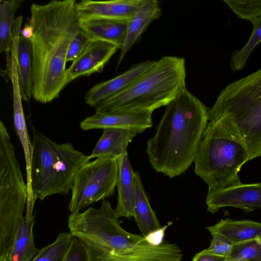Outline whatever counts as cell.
<instances>
[{
  "label": "cell",
  "instance_id": "6da1fadb",
  "mask_svg": "<svg viewBox=\"0 0 261 261\" xmlns=\"http://www.w3.org/2000/svg\"><path fill=\"white\" fill-rule=\"evenodd\" d=\"M75 0L33 3L28 22L33 29L29 40L33 64V97L47 103L59 97L68 84L66 56L80 30Z\"/></svg>",
  "mask_w": 261,
  "mask_h": 261
},
{
  "label": "cell",
  "instance_id": "7a4b0ae2",
  "mask_svg": "<svg viewBox=\"0 0 261 261\" xmlns=\"http://www.w3.org/2000/svg\"><path fill=\"white\" fill-rule=\"evenodd\" d=\"M208 110L186 88L167 104L147 143L148 158L155 171L173 178L189 169L208 123Z\"/></svg>",
  "mask_w": 261,
  "mask_h": 261
},
{
  "label": "cell",
  "instance_id": "3957f363",
  "mask_svg": "<svg viewBox=\"0 0 261 261\" xmlns=\"http://www.w3.org/2000/svg\"><path fill=\"white\" fill-rule=\"evenodd\" d=\"M246 147L249 160L261 156V68L227 85L208 110Z\"/></svg>",
  "mask_w": 261,
  "mask_h": 261
},
{
  "label": "cell",
  "instance_id": "277c9868",
  "mask_svg": "<svg viewBox=\"0 0 261 261\" xmlns=\"http://www.w3.org/2000/svg\"><path fill=\"white\" fill-rule=\"evenodd\" d=\"M184 58L164 56L126 89L98 103L96 112L120 114L166 106L186 88Z\"/></svg>",
  "mask_w": 261,
  "mask_h": 261
},
{
  "label": "cell",
  "instance_id": "5b68a950",
  "mask_svg": "<svg viewBox=\"0 0 261 261\" xmlns=\"http://www.w3.org/2000/svg\"><path fill=\"white\" fill-rule=\"evenodd\" d=\"M244 144L219 122H209L194 161V172L208 186V192L240 185L239 172L249 161Z\"/></svg>",
  "mask_w": 261,
  "mask_h": 261
},
{
  "label": "cell",
  "instance_id": "8992f818",
  "mask_svg": "<svg viewBox=\"0 0 261 261\" xmlns=\"http://www.w3.org/2000/svg\"><path fill=\"white\" fill-rule=\"evenodd\" d=\"M31 183L33 201L71 190L79 169L89 162L88 156L70 142L57 143L33 127Z\"/></svg>",
  "mask_w": 261,
  "mask_h": 261
},
{
  "label": "cell",
  "instance_id": "52a82bcc",
  "mask_svg": "<svg viewBox=\"0 0 261 261\" xmlns=\"http://www.w3.org/2000/svg\"><path fill=\"white\" fill-rule=\"evenodd\" d=\"M70 232L90 251L92 261H108L123 256L144 239L128 232L121 226L109 201H102L99 208L71 213L68 218Z\"/></svg>",
  "mask_w": 261,
  "mask_h": 261
},
{
  "label": "cell",
  "instance_id": "ba28073f",
  "mask_svg": "<svg viewBox=\"0 0 261 261\" xmlns=\"http://www.w3.org/2000/svg\"><path fill=\"white\" fill-rule=\"evenodd\" d=\"M28 196L20 164L7 128L0 122V258L5 257L27 206Z\"/></svg>",
  "mask_w": 261,
  "mask_h": 261
},
{
  "label": "cell",
  "instance_id": "9c48e42d",
  "mask_svg": "<svg viewBox=\"0 0 261 261\" xmlns=\"http://www.w3.org/2000/svg\"><path fill=\"white\" fill-rule=\"evenodd\" d=\"M119 158L108 156L84 164L75 173L69 203L71 213L114 194L117 186Z\"/></svg>",
  "mask_w": 261,
  "mask_h": 261
},
{
  "label": "cell",
  "instance_id": "30bf717a",
  "mask_svg": "<svg viewBox=\"0 0 261 261\" xmlns=\"http://www.w3.org/2000/svg\"><path fill=\"white\" fill-rule=\"evenodd\" d=\"M207 211L215 213L224 207L239 208L246 212L261 208V184H243L207 192Z\"/></svg>",
  "mask_w": 261,
  "mask_h": 261
},
{
  "label": "cell",
  "instance_id": "8fae6325",
  "mask_svg": "<svg viewBox=\"0 0 261 261\" xmlns=\"http://www.w3.org/2000/svg\"><path fill=\"white\" fill-rule=\"evenodd\" d=\"M145 0H83L76 4L79 21L107 19L128 21Z\"/></svg>",
  "mask_w": 261,
  "mask_h": 261
},
{
  "label": "cell",
  "instance_id": "7c38bea8",
  "mask_svg": "<svg viewBox=\"0 0 261 261\" xmlns=\"http://www.w3.org/2000/svg\"><path fill=\"white\" fill-rule=\"evenodd\" d=\"M118 49L108 42L91 41L67 69L68 84L80 76L101 72Z\"/></svg>",
  "mask_w": 261,
  "mask_h": 261
},
{
  "label": "cell",
  "instance_id": "4fadbf2b",
  "mask_svg": "<svg viewBox=\"0 0 261 261\" xmlns=\"http://www.w3.org/2000/svg\"><path fill=\"white\" fill-rule=\"evenodd\" d=\"M152 111H143L120 114H105L98 112L86 117L80 123L84 130L106 128L133 129L143 133L152 125Z\"/></svg>",
  "mask_w": 261,
  "mask_h": 261
},
{
  "label": "cell",
  "instance_id": "5bb4252c",
  "mask_svg": "<svg viewBox=\"0 0 261 261\" xmlns=\"http://www.w3.org/2000/svg\"><path fill=\"white\" fill-rule=\"evenodd\" d=\"M155 62L148 60L141 62L113 79L94 85L85 94L86 103L95 107L101 101L119 93L148 70Z\"/></svg>",
  "mask_w": 261,
  "mask_h": 261
},
{
  "label": "cell",
  "instance_id": "9a60e30c",
  "mask_svg": "<svg viewBox=\"0 0 261 261\" xmlns=\"http://www.w3.org/2000/svg\"><path fill=\"white\" fill-rule=\"evenodd\" d=\"M135 172L130 163L127 151L119 158V171L116 187L117 203L115 208L118 218L134 217L136 197Z\"/></svg>",
  "mask_w": 261,
  "mask_h": 261
},
{
  "label": "cell",
  "instance_id": "2e32d148",
  "mask_svg": "<svg viewBox=\"0 0 261 261\" xmlns=\"http://www.w3.org/2000/svg\"><path fill=\"white\" fill-rule=\"evenodd\" d=\"M161 12L160 3L156 0H145L136 11L128 21L125 38L120 49L117 66L149 24L160 17Z\"/></svg>",
  "mask_w": 261,
  "mask_h": 261
},
{
  "label": "cell",
  "instance_id": "e0dca14e",
  "mask_svg": "<svg viewBox=\"0 0 261 261\" xmlns=\"http://www.w3.org/2000/svg\"><path fill=\"white\" fill-rule=\"evenodd\" d=\"M182 253L175 244L167 241L159 244L144 240L127 254L108 261H182Z\"/></svg>",
  "mask_w": 261,
  "mask_h": 261
},
{
  "label": "cell",
  "instance_id": "ac0fdd59",
  "mask_svg": "<svg viewBox=\"0 0 261 261\" xmlns=\"http://www.w3.org/2000/svg\"><path fill=\"white\" fill-rule=\"evenodd\" d=\"M140 133L133 129L123 128H106L96 143L91 153L88 155L93 158L111 156L117 158L127 151L128 144Z\"/></svg>",
  "mask_w": 261,
  "mask_h": 261
},
{
  "label": "cell",
  "instance_id": "d6986e66",
  "mask_svg": "<svg viewBox=\"0 0 261 261\" xmlns=\"http://www.w3.org/2000/svg\"><path fill=\"white\" fill-rule=\"evenodd\" d=\"M128 21L92 19L80 22L81 29L92 41L110 43L120 49L125 38Z\"/></svg>",
  "mask_w": 261,
  "mask_h": 261
},
{
  "label": "cell",
  "instance_id": "ffe728a7",
  "mask_svg": "<svg viewBox=\"0 0 261 261\" xmlns=\"http://www.w3.org/2000/svg\"><path fill=\"white\" fill-rule=\"evenodd\" d=\"M21 100L22 99L20 97L13 99L14 125L16 134L22 146L24 154L27 185L28 189L25 216L27 218H31L33 217L35 204L33 199L31 183V168L33 147L26 125Z\"/></svg>",
  "mask_w": 261,
  "mask_h": 261
},
{
  "label": "cell",
  "instance_id": "44dd1931",
  "mask_svg": "<svg viewBox=\"0 0 261 261\" xmlns=\"http://www.w3.org/2000/svg\"><path fill=\"white\" fill-rule=\"evenodd\" d=\"M206 229L212 236H221L234 245L255 240L261 233V223L250 220L221 219Z\"/></svg>",
  "mask_w": 261,
  "mask_h": 261
},
{
  "label": "cell",
  "instance_id": "7402d4cb",
  "mask_svg": "<svg viewBox=\"0 0 261 261\" xmlns=\"http://www.w3.org/2000/svg\"><path fill=\"white\" fill-rule=\"evenodd\" d=\"M35 217H25L19 223L12 246L5 257L0 261H33L39 250L36 247L33 234Z\"/></svg>",
  "mask_w": 261,
  "mask_h": 261
},
{
  "label": "cell",
  "instance_id": "603a6c76",
  "mask_svg": "<svg viewBox=\"0 0 261 261\" xmlns=\"http://www.w3.org/2000/svg\"><path fill=\"white\" fill-rule=\"evenodd\" d=\"M135 184L136 197L134 218L142 236L146 237L160 230L162 227L151 207L138 172H135Z\"/></svg>",
  "mask_w": 261,
  "mask_h": 261
},
{
  "label": "cell",
  "instance_id": "cb8c5ba5",
  "mask_svg": "<svg viewBox=\"0 0 261 261\" xmlns=\"http://www.w3.org/2000/svg\"><path fill=\"white\" fill-rule=\"evenodd\" d=\"M18 80L21 97L28 101L33 97V64L30 41L20 35L16 50Z\"/></svg>",
  "mask_w": 261,
  "mask_h": 261
},
{
  "label": "cell",
  "instance_id": "d4e9b609",
  "mask_svg": "<svg viewBox=\"0 0 261 261\" xmlns=\"http://www.w3.org/2000/svg\"><path fill=\"white\" fill-rule=\"evenodd\" d=\"M21 0L0 1V53L10 57L13 45V29L15 14L20 7Z\"/></svg>",
  "mask_w": 261,
  "mask_h": 261
},
{
  "label": "cell",
  "instance_id": "484cf974",
  "mask_svg": "<svg viewBox=\"0 0 261 261\" xmlns=\"http://www.w3.org/2000/svg\"><path fill=\"white\" fill-rule=\"evenodd\" d=\"M253 29L251 36L246 44L231 54L230 66L233 71L242 70L254 47L261 42V16L251 21Z\"/></svg>",
  "mask_w": 261,
  "mask_h": 261
},
{
  "label": "cell",
  "instance_id": "4316f807",
  "mask_svg": "<svg viewBox=\"0 0 261 261\" xmlns=\"http://www.w3.org/2000/svg\"><path fill=\"white\" fill-rule=\"evenodd\" d=\"M73 237L70 232H60L52 243L39 251L33 261H63Z\"/></svg>",
  "mask_w": 261,
  "mask_h": 261
},
{
  "label": "cell",
  "instance_id": "83f0119b",
  "mask_svg": "<svg viewBox=\"0 0 261 261\" xmlns=\"http://www.w3.org/2000/svg\"><path fill=\"white\" fill-rule=\"evenodd\" d=\"M239 18L252 21L261 16V1L223 0Z\"/></svg>",
  "mask_w": 261,
  "mask_h": 261
},
{
  "label": "cell",
  "instance_id": "f1b7e54d",
  "mask_svg": "<svg viewBox=\"0 0 261 261\" xmlns=\"http://www.w3.org/2000/svg\"><path fill=\"white\" fill-rule=\"evenodd\" d=\"M225 261H261V246L255 240L234 245Z\"/></svg>",
  "mask_w": 261,
  "mask_h": 261
},
{
  "label": "cell",
  "instance_id": "f546056e",
  "mask_svg": "<svg viewBox=\"0 0 261 261\" xmlns=\"http://www.w3.org/2000/svg\"><path fill=\"white\" fill-rule=\"evenodd\" d=\"M63 261H92V258L86 245L73 237Z\"/></svg>",
  "mask_w": 261,
  "mask_h": 261
},
{
  "label": "cell",
  "instance_id": "4dcf8cb0",
  "mask_svg": "<svg viewBox=\"0 0 261 261\" xmlns=\"http://www.w3.org/2000/svg\"><path fill=\"white\" fill-rule=\"evenodd\" d=\"M91 41L92 40L81 28L70 44L66 56V63L73 62Z\"/></svg>",
  "mask_w": 261,
  "mask_h": 261
},
{
  "label": "cell",
  "instance_id": "1f68e13d",
  "mask_svg": "<svg viewBox=\"0 0 261 261\" xmlns=\"http://www.w3.org/2000/svg\"><path fill=\"white\" fill-rule=\"evenodd\" d=\"M208 248L205 251L210 253L227 257L231 253L233 245L221 236L214 234Z\"/></svg>",
  "mask_w": 261,
  "mask_h": 261
},
{
  "label": "cell",
  "instance_id": "d6a6232c",
  "mask_svg": "<svg viewBox=\"0 0 261 261\" xmlns=\"http://www.w3.org/2000/svg\"><path fill=\"white\" fill-rule=\"evenodd\" d=\"M226 257L210 253L203 250L196 253L192 261H225Z\"/></svg>",
  "mask_w": 261,
  "mask_h": 261
},
{
  "label": "cell",
  "instance_id": "836d02e7",
  "mask_svg": "<svg viewBox=\"0 0 261 261\" xmlns=\"http://www.w3.org/2000/svg\"><path fill=\"white\" fill-rule=\"evenodd\" d=\"M20 35L24 38L30 40L33 35V29L32 25L27 22L22 29Z\"/></svg>",
  "mask_w": 261,
  "mask_h": 261
},
{
  "label": "cell",
  "instance_id": "e575fe53",
  "mask_svg": "<svg viewBox=\"0 0 261 261\" xmlns=\"http://www.w3.org/2000/svg\"><path fill=\"white\" fill-rule=\"evenodd\" d=\"M255 240L261 246V233L259 234L255 239Z\"/></svg>",
  "mask_w": 261,
  "mask_h": 261
}]
</instances>
